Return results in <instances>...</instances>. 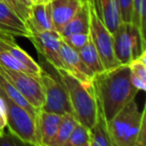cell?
<instances>
[{
    "mask_svg": "<svg viewBox=\"0 0 146 146\" xmlns=\"http://www.w3.org/2000/svg\"><path fill=\"white\" fill-rule=\"evenodd\" d=\"M93 85L98 103L107 121L135 99L138 93L131 83L128 64H120L95 75Z\"/></svg>",
    "mask_w": 146,
    "mask_h": 146,
    "instance_id": "obj_1",
    "label": "cell"
},
{
    "mask_svg": "<svg viewBox=\"0 0 146 146\" xmlns=\"http://www.w3.org/2000/svg\"><path fill=\"white\" fill-rule=\"evenodd\" d=\"M57 73L68 94L72 114L79 123L91 129L100 110L93 83L86 86L66 71L57 70Z\"/></svg>",
    "mask_w": 146,
    "mask_h": 146,
    "instance_id": "obj_2",
    "label": "cell"
},
{
    "mask_svg": "<svg viewBox=\"0 0 146 146\" xmlns=\"http://www.w3.org/2000/svg\"><path fill=\"white\" fill-rule=\"evenodd\" d=\"M143 111L140 112L135 99L124 106L107 121L112 146H135Z\"/></svg>",
    "mask_w": 146,
    "mask_h": 146,
    "instance_id": "obj_3",
    "label": "cell"
},
{
    "mask_svg": "<svg viewBox=\"0 0 146 146\" xmlns=\"http://www.w3.org/2000/svg\"><path fill=\"white\" fill-rule=\"evenodd\" d=\"M89 11V35L95 46L105 70L117 67L120 63L116 60L113 49V36L104 25L96 4V0H87Z\"/></svg>",
    "mask_w": 146,
    "mask_h": 146,
    "instance_id": "obj_4",
    "label": "cell"
},
{
    "mask_svg": "<svg viewBox=\"0 0 146 146\" xmlns=\"http://www.w3.org/2000/svg\"><path fill=\"white\" fill-rule=\"evenodd\" d=\"M5 101L7 111V127L9 131L25 144L40 146L38 137L37 116H34L26 109L15 104L0 92Z\"/></svg>",
    "mask_w": 146,
    "mask_h": 146,
    "instance_id": "obj_5",
    "label": "cell"
},
{
    "mask_svg": "<svg viewBox=\"0 0 146 146\" xmlns=\"http://www.w3.org/2000/svg\"><path fill=\"white\" fill-rule=\"evenodd\" d=\"M112 36L114 55L120 64H129L146 50V39L129 22L120 23Z\"/></svg>",
    "mask_w": 146,
    "mask_h": 146,
    "instance_id": "obj_6",
    "label": "cell"
},
{
    "mask_svg": "<svg viewBox=\"0 0 146 146\" xmlns=\"http://www.w3.org/2000/svg\"><path fill=\"white\" fill-rule=\"evenodd\" d=\"M0 75L10 82L35 109L38 111L42 109L45 98L40 77L22 71L5 69L2 66H0Z\"/></svg>",
    "mask_w": 146,
    "mask_h": 146,
    "instance_id": "obj_7",
    "label": "cell"
},
{
    "mask_svg": "<svg viewBox=\"0 0 146 146\" xmlns=\"http://www.w3.org/2000/svg\"><path fill=\"white\" fill-rule=\"evenodd\" d=\"M40 80L44 90L45 102L42 109L47 112L63 115L66 113H72L70 103H69L68 94L64 85L60 80H57L49 73L42 71Z\"/></svg>",
    "mask_w": 146,
    "mask_h": 146,
    "instance_id": "obj_8",
    "label": "cell"
},
{
    "mask_svg": "<svg viewBox=\"0 0 146 146\" xmlns=\"http://www.w3.org/2000/svg\"><path fill=\"white\" fill-rule=\"evenodd\" d=\"M36 48L37 52L44 57V59L57 70H65L64 63L60 53L62 44V37L57 31L49 30L43 32L32 31L29 38Z\"/></svg>",
    "mask_w": 146,
    "mask_h": 146,
    "instance_id": "obj_9",
    "label": "cell"
},
{
    "mask_svg": "<svg viewBox=\"0 0 146 146\" xmlns=\"http://www.w3.org/2000/svg\"><path fill=\"white\" fill-rule=\"evenodd\" d=\"M60 53L65 66L64 71L74 76L76 79H78L86 86H89L93 83V79L95 76L84 64L77 51L69 47L66 43L62 41Z\"/></svg>",
    "mask_w": 146,
    "mask_h": 146,
    "instance_id": "obj_10",
    "label": "cell"
},
{
    "mask_svg": "<svg viewBox=\"0 0 146 146\" xmlns=\"http://www.w3.org/2000/svg\"><path fill=\"white\" fill-rule=\"evenodd\" d=\"M0 30L13 36L30 38L32 30L28 22L22 19L16 12L0 1Z\"/></svg>",
    "mask_w": 146,
    "mask_h": 146,
    "instance_id": "obj_11",
    "label": "cell"
},
{
    "mask_svg": "<svg viewBox=\"0 0 146 146\" xmlns=\"http://www.w3.org/2000/svg\"><path fill=\"white\" fill-rule=\"evenodd\" d=\"M85 2V1H84ZM83 4L81 0H51L54 30L59 32Z\"/></svg>",
    "mask_w": 146,
    "mask_h": 146,
    "instance_id": "obj_12",
    "label": "cell"
},
{
    "mask_svg": "<svg viewBox=\"0 0 146 146\" xmlns=\"http://www.w3.org/2000/svg\"><path fill=\"white\" fill-rule=\"evenodd\" d=\"M62 115L40 110L37 116L38 137L40 146H51L58 130Z\"/></svg>",
    "mask_w": 146,
    "mask_h": 146,
    "instance_id": "obj_13",
    "label": "cell"
},
{
    "mask_svg": "<svg viewBox=\"0 0 146 146\" xmlns=\"http://www.w3.org/2000/svg\"><path fill=\"white\" fill-rule=\"evenodd\" d=\"M28 24L31 30L36 32L54 30L51 13V1L46 3H37L31 6Z\"/></svg>",
    "mask_w": 146,
    "mask_h": 146,
    "instance_id": "obj_14",
    "label": "cell"
},
{
    "mask_svg": "<svg viewBox=\"0 0 146 146\" xmlns=\"http://www.w3.org/2000/svg\"><path fill=\"white\" fill-rule=\"evenodd\" d=\"M58 33L61 37H66L75 33H89V11L87 0L83 2L75 15L62 27Z\"/></svg>",
    "mask_w": 146,
    "mask_h": 146,
    "instance_id": "obj_15",
    "label": "cell"
},
{
    "mask_svg": "<svg viewBox=\"0 0 146 146\" xmlns=\"http://www.w3.org/2000/svg\"><path fill=\"white\" fill-rule=\"evenodd\" d=\"M96 4L104 25L113 34L121 23L116 0H96Z\"/></svg>",
    "mask_w": 146,
    "mask_h": 146,
    "instance_id": "obj_16",
    "label": "cell"
},
{
    "mask_svg": "<svg viewBox=\"0 0 146 146\" xmlns=\"http://www.w3.org/2000/svg\"><path fill=\"white\" fill-rule=\"evenodd\" d=\"M130 69V79L138 91L146 90V50L128 64Z\"/></svg>",
    "mask_w": 146,
    "mask_h": 146,
    "instance_id": "obj_17",
    "label": "cell"
},
{
    "mask_svg": "<svg viewBox=\"0 0 146 146\" xmlns=\"http://www.w3.org/2000/svg\"><path fill=\"white\" fill-rule=\"evenodd\" d=\"M7 51H9L13 55V57L22 65L25 72L33 76H36V77H40L41 73L43 71L42 67L24 49L21 48L16 42L13 43Z\"/></svg>",
    "mask_w": 146,
    "mask_h": 146,
    "instance_id": "obj_18",
    "label": "cell"
},
{
    "mask_svg": "<svg viewBox=\"0 0 146 146\" xmlns=\"http://www.w3.org/2000/svg\"><path fill=\"white\" fill-rule=\"evenodd\" d=\"M77 52L79 54L80 58L84 62V64L93 73L94 76L105 70V68L103 66V63L101 61V58H100L95 46L92 43L91 39L82 48H80Z\"/></svg>",
    "mask_w": 146,
    "mask_h": 146,
    "instance_id": "obj_19",
    "label": "cell"
},
{
    "mask_svg": "<svg viewBox=\"0 0 146 146\" xmlns=\"http://www.w3.org/2000/svg\"><path fill=\"white\" fill-rule=\"evenodd\" d=\"M90 136H91L90 146H112L108 131L107 120L104 117L101 108L99 110L97 121L90 129Z\"/></svg>",
    "mask_w": 146,
    "mask_h": 146,
    "instance_id": "obj_20",
    "label": "cell"
},
{
    "mask_svg": "<svg viewBox=\"0 0 146 146\" xmlns=\"http://www.w3.org/2000/svg\"><path fill=\"white\" fill-rule=\"evenodd\" d=\"M0 92H2L5 96L9 98L12 102H14L15 104L19 105L20 107L26 109L27 111L30 112L32 115L38 116L39 111L36 110L26 99L25 97L10 83L7 81L5 78H3L0 75Z\"/></svg>",
    "mask_w": 146,
    "mask_h": 146,
    "instance_id": "obj_21",
    "label": "cell"
},
{
    "mask_svg": "<svg viewBox=\"0 0 146 146\" xmlns=\"http://www.w3.org/2000/svg\"><path fill=\"white\" fill-rule=\"evenodd\" d=\"M77 123V119L74 117L72 113L63 114L57 133L53 139L51 146H65V143L67 142L69 136L72 133Z\"/></svg>",
    "mask_w": 146,
    "mask_h": 146,
    "instance_id": "obj_22",
    "label": "cell"
},
{
    "mask_svg": "<svg viewBox=\"0 0 146 146\" xmlns=\"http://www.w3.org/2000/svg\"><path fill=\"white\" fill-rule=\"evenodd\" d=\"M145 12L146 0H132L131 24L134 25L141 36L145 38Z\"/></svg>",
    "mask_w": 146,
    "mask_h": 146,
    "instance_id": "obj_23",
    "label": "cell"
},
{
    "mask_svg": "<svg viewBox=\"0 0 146 146\" xmlns=\"http://www.w3.org/2000/svg\"><path fill=\"white\" fill-rule=\"evenodd\" d=\"M90 129L78 122L65 143V146H90Z\"/></svg>",
    "mask_w": 146,
    "mask_h": 146,
    "instance_id": "obj_24",
    "label": "cell"
},
{
    "mask_svg": "<svg viewBox=\"0 0 146 146\" xmlns=\"http://www.w3.org/2000/svg\"><path fill=\"white\" fill-rule=\"evenodd\" d=\"M62 40L69 47L78 51L90 40V35L89 33H75L66 37H62Z\"/></svg>",
    "mask_w": 146,
    "mask_h": 146,
    "instance_id": "obj_25",
    "label": "cell"
},
{
    "mask_svg": "<svg viewBox=\"0 0 146 146\" xmlns=\"http://www.w3.org/2000/svg\"><path fill=\"white\" fill-rule=\"evenodd\" d=\"M0 66H2L5 69H9V70L25 72L22 65L13 57V55L9 51H2V52H0Z\"/></svg>",
    "mask_w": 146,
    "mask_h": 146,
    "instance_id": "obj_26",
    "label": "cell"
},
{
    "mask_svg": "<svg viewBox=\"0 0 146 146\" xmlns=\"http://www.w3.org/2000/svg\"><path fill=\"white\" fill-rule=\"evenodd\" d=\"M0 1L7 5L10 9H12L14 12H16L22 19L28 22L29 16H30V9L24 6L18 0H0Z\"/></svg>",
    "mask_w": 146,
    "mask_h": 146,
    "instance_id": "obj_27",
    "label": "cell"
},
{
    "mask_svg": "<svg viewBox=\"0 0 146 146\" xmlns=\"http://www.w3.org/2000/svg\"><path fill=\"white\" fill-rule=\"evenodd\" d=\"M121 22H131L132 0H116Z\"/></svg>",
    "mask_w": 146,
    "mask_h": 146,
    "instance_id": "obj_28",
    "label": "cell"
},
{
    "mask_svg": "<svg viewBox=\"0 0 146 146\" xmlns=\"http://www.w3.org/2000/svg\"><path fill=\"white\" fill-rule=\"evenodd\" d=\"M25 145L21 140H19L16 136H14L10 131L3 132L0 135V146H19Z\"/></svg>",
    "mask_w": 146,
    "mask_h": 146,
    "instance_id": "obj_29",
    "label": "cell"
},
{
    "mask_svg": "<svg viewBox=\"0 0 146 146\" xmlns=\"http://www.w3.org/2000/svg\"><path fill=\"white\" fill-rule=\"evenodd\" d=\"M135 146H146V112L145 108L143 109L141 123L138 130L137 138H136Z\"/></svg>",
    "mask_w": 146,
    "mask_h": 146,
    "instance_id": "obj_30",
    "label": "cell"
},
{
    "mask_svg": "<svg viewBox=\"0 0 146 146\" xmlns=\"http://www.w3.org/2000/svg\"><path fill=\"white\" fill-rule=\"evenodd\" d=\"M15 42L16 41H15V38L13 35L0 30V52L7 51L9 49V47Z\"/></svg>",
    "mask_w": 146,
    "mask_h": 146,
    "instance_id": "obj_31",
    "label": "cell"
},
{
    "mask_svg": "<svg viewBox=\"0 0 146 146\" xmlns=\"http://www.w3.org/2000/svg\"><path fill=\"white\" fill-rule=\"evenodd\" d=\"M7 127V111L3 97L0 95V135L5 131Z\"/></svg>",
    "mask_w": 146,
    "mask_h": 146,
    "instance_id": "obj_32",
    "label": "cell"
},
{
    "mask_svg": "<svg viewBox=\"0 0 146 146\" xmlns=\"http://www.w3.org/2000/svg\"><path fill=\"white\" fill-rule=\"evenodd\" d=\"M18 1L20 3H22V4L24 5V6H26L27 8H29V9H30L31 6L33 5L32 0H18Z\"/></svg>",
    "mask_w": 146,
    "mask_h": 146,
    "instance_id": "obj_33",
    "label": "cell"
},
{
    "mask_svg": "<svg viewBox=\"0 0 146 146\" xmlns=\"http://www.w3.org/2000/svg\"><path fill=\"white\" fill-rule=\"evenodd\" d=\"M51 0H32L33 4H37V3H46V2H50Z\"/></svg>",
    "mask_w": 146,
    "mask_h": 146,
    "instance_id": "obj_34",
    "label": "cell"
},
{
    "mask_svg": "<svg viewBox=\"0 0 146 146\" xmlns=\"http://www.w3.org/2000/svg\"><path fill=\"white\" fill-rule=\"evenodd\" d=\"M81 1H83V2H84V1H86V0H81Z\"/></svg>",
    "mask_w": 146,
    "mask_h": 146,
    "instance_id": "obj_35",
    "label": "cell"
},
{
    "mask_svg": "<svg viewBox=\"0 0 146 146\" xmlns=\"http://www.w3.org/2000/svg\"><path fill=\"white\" fill-rule=\"evenodd\" d=\"M1 31H2V30H1Z\"/></svg>",
    "mask_w": 146,
    "mask_h": 146,
    "instance_id": "obj_36",
    "label": "cell"
}]
</instances>
